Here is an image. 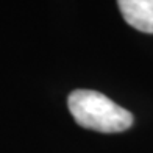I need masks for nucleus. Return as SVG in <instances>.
I'll return each mask as SVG.
<instances>
[{"label":"nucleus","mask_w":153,"mask_h":153,"mask_svg":"<svg viewBox=\"0 0 153 153\" xmlns=\"http://www.w3.org/2000/svg\"><path fill=\"white\" fill-rule=\"evenodd\" d=\"M75 122L100 133H122L133 125V114L99 91L75 89L67 97Z\"/></svg>","instance_id":"1"},{"label":"nucleus","mask_w":153,"mask_h":153,"mask_svg":"<svg viewBox=\"0 0 153 153\" xmlns=\"http://www.w3.org/2000/svg\"><path fill=\"white\" fill-rule=\"evenodd\" d=\"M117 5L130 27L153 34V0H117Z\"/></svg>","instance_id":"2"}]
</instances>
